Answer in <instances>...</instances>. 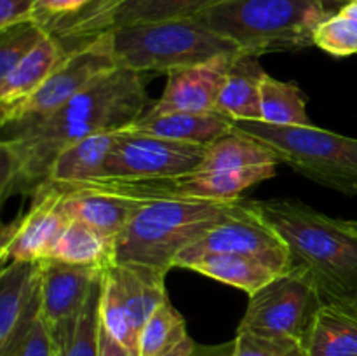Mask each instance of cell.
Masks as SVG:
<instances>
[{
    "label": "cell",
    "mask_w": 357,
    "mask_h": 356,
    "mask_svg": "<svg viewBox=\"0 0 357 356\" xmlns=\"http://www.w3.org/2000/svg\"><path fill=\"white\" fill-rule=\"evenodd\" d=\"M216 253H236L260 258L279 274L293 267L284 241L271 227L260 222L251 209L248 215L236 216L220 223L194 244L185 248L174 258L173 267L188 269L194 262Z\"/></svg>",
    "instance_id": "8fae6325"
},
{
    "label": "cell",
    "mask_w": 357,
    "mask_h": 356,
    "mask_svg": "<svg viewBox=\"0 0 357 356\" xmlns=\"http://www.w3.org/2000/svg\"><path fill=\"white\" fill-rule=\"evenodd\" d=\"M65 52L61 42L54 35L47 34L30 54L24 56L6 77L0 79V119L16 110L40 89Z\"/></svg>",
    "instance_id": "ac0fdd59"
},
{
    "label": "cell",
    "mask_w": 357,
    "mask_h": 356,
    "mask_svg": "<svg viewBox=\"0 0 357 356\" xmlns=\"http://www.w3.org/2000/svg\"><path fill=\"white\" fill-rule=\"evenodd\" d=\"M126 131L138 135L157 136L181 143L209 147L232 133V119L220 112H167V114H149L143 112L132 124L126 126Z\"/></svg>",
    "instance_id": "2e32d148"
},
{
    "label": "cell",
    "mask_w": 357,
    "mask_h": 356,
    "mask_svg": "<svg viewBox=\"0 0 357 356\" xmlns=\"http://www.w3.org/2000/svg\"><path fill=\"white\" fill-rule=\"evenodd\" d=\"M187 323L180 311L164 300L146 320L139 337V356H162L187 337Z\"/></svg>",
    "instance_id": "4316f807"
},
{
    "label": "cell",
    "mask_w": 357,
    "mask_h": 356,
    "mask_svg": "<svg viewBox=\"0 0 357 356\" xmlns=\"http://www.w3.org/2000/svg\"><path fill=\"white\" fill-rule=\"evenodd\" d=\"M117 68L136 73H173L223 54L241 52L234 42L215 34L195 17L132 24L112 30Z\"/></svg>",
    "instance_id": "5b68a950"
},
{
    "label": "cell",
    "mask_w": 357,
    "mask_h": 356,
    "mask_svg": "<svg viewBox=\"0 0 357 356\" xmlns=\"http://www.w3.org/2000/svg\"><path fill=\"white\" fill-rule=\"evenodd\" d=\"M188 269L206 276V278L236 286V288L246 292L248 295H253L261 286L279 276L275 269L261 262L260 258L236 253L208 255V257L194 262Z\"/></svg>",
    "instance_id": "603a6c76"
},
{
    "label": "cell",
    "mask_w": 357,
    "mask_h": 356,
    "mask_svg": "<svg viewBox=\"0 0 357 356\" xmlns=\"http://www.w3.org/2000/svg\"><path fill=\"white\" fill-rule=\"evenodd\" d=\"M93 2L94 0H37V21L42 27H49L54 21L80 13Z\"/></svg>",
    "instance_id": "d6a6232c"
},
{
    "label": "cell",
    "mask_w": 357,
    "mask_h": 356,
    "mask_svg": "<svg viewBox=\"0 0 357 356\" xmlns=\"http://www.w3.org/2000/svg\"><path fill=\"white\" fill-rule=\"evenodd\" d=\"M21 356H56L51 334H49L42 318H38L37 323H35Z\"/></svg>",
    "instance_id": "d590c367"
},
{
    "label": "cell",
    "mask_w": 357,
    "mask_h": 356,
    "mask_svg": "<svg viewBox=\"0 0 357 356\" xmlns=\"http://www.w3.org/2000/svg\"><path fill=\"white\" fill-rule=\"evenodd\" d=\"M101 292H103V278L91 290L70 330L68 339L63 348L54 353L56 356H100Z\"/></svg>",
    "instance_id": "f1b7e54d"
},
{
    "label": "cell",
    "mask_w": 357,
    "mask_h": 356,
    "mask_svg": "<svg viewBox=\"0 0 357 356\" xmlns=\"http://www.w3.org/2000/svg\"><path fill=\"white\" fill-rule=\"evenodd\" d=\"M260 164H279V161L267 145L243 133L232 131L208 147L201 166L195 171L237 170Z\"/></svg>",
    "instance_id": "484cf974"
},
{
    "label": "cell",
    "mask_w": 357,
    "mask_h": 356,
    "mask_svg": "<svg viewBox=\"0 0 357 356\" xmlns=\"http://www.w3.org/2000/svg\"><path fill=\"white\" fill-rule=\"evenodd\" d=\"M250 213L246 199L211 201L164 198L150 201L115 239L114 262H139L169 272L178 253L220 223Z\"/></svg>",
    "instance_id": "3957f363"
},
{
    "label": "cell",
    "mask_w": 357,
    "mask_h": 356,
    "mask_svg": "<svg viewBox=\"0 0 357 356\" xmlns=\"http://www.w3.org/2000/svg\"><path fill=\"white\" fill-rule=\"evenodd\" d=\"M321 2L324 3V6L328 7V9L331 10V7L333 6H344V3H347V2H351V0H321Z\"/></svg>",
    "instance_id": "74e56055"
},
{
    "label": "cell",
    "mask_w": 357,
    "mask_h": 356,
    "mask_svg": "<svg viewBox=\"0 0 357 356\" xmlns=\"http://www.w3.org/2000/svg\"><path fill=\"white\" fill-rule=\"evenodd\" d=\"M40 262V318L51 334L54 353L63 348L70 330L89 297L91 290L103 278L105 267L80 265L58 258Z\"/></svg>",
    "instance_id": "7c38bea8"
},
{
    "label": "cell",
    "mask_w": 357,
    "mask_h": 356,
    "mask_svg": "<svg viewBox=\"0 0 357 356\" xmlns=\"http://www.w3.org/2000/svg\"><path fill=\"white\" fill-rule=\"evenodd\" d=\"M278 164L237 168V170L192 171L176 178V187L183 198L211 199V201H236L241 192L260 181L275 177Z\"/></svg>",
    "instance_id": "ffe728a7"
},
{
    "label": "cell",
    "mask_w": 357,
    "mask_h": 356,
    "mask_svg": "<svg viewBox=\"0 0 357 356\" xmlns=\"http://www.w3.org/2000/svg\"><path fill=\"white\" fill-rule=\"evenodd\" d=\"M208 147L173 142L119 129L114 147L98 177L171 178L201 166Z\"/></svg>",
    "instance_id": "30bf717a"
},
{
    "label": "cell",
    "mask_w": 357,
    "mask_h": 356,
    "mask_svg": "<svg viewBox=\"0 0 357 356\" xmlns=\"http://www.w3.org/2000/svg\"><path fill=\"white\" fill-rule=\"evenodd\" d=\"M40 262L17 260L0 272V356H21L40 318Z\"/></svg>",
    "instance_id": "4fadbf2b"
},
{
    "label": "cell",
    "mask_w": 357,
    "mask_h": 356,
    "mask_svg": "<svg viewBox=\"0 0 357 356\" xmlns=\"http://www.w3.org/2000/svg\"><path fill=\"white\" fill-rule=\"evenodd\" d=\"M331 13L321 0H218L195 20L260 58L314 45L317 24Z\"/></svg>",
    "instance_id": "277c9868"
},
{
    "label": "cell",
    "mask_w": 357,
    "mask_h": 356,
    "mask_svg": "<svg viewBox=\"0 0 357 356\" xmlns=\"http://www.w3.org/2000/svg\"><path fill=\"white\" fill-rule=\"evenodd\" d=\"M100 356H135L131 351L119 344L110 334L101 325V335H100Z\"/></svg>",
    "instance_id": "8d00e7d4"
},
{
    "label": "cell",
    "mask_w": 357,
    "mask_h": 356,
    "mask_svg": "<svg viewBox=\"0 0 357 356\" xmlns=\"http://www.w3.org/2000/svg\"><path fill=\"white\" fill-rule=\"evenodd\" d=\"M237 54L239 52L223 54L209 59V61L169 73L162 96L150 103L145 112L149 114L216 112L220 91H222L230 65Z\"/></svg>",
    "instance_id": "9a60e30c"
},
{
    "label": "cell",
    "mask_w": 357,
    "mask_h": 356,
    "mask_svg": "<svg viewBox=\"0 0 357 356\" xmlns=\"http://www.w3.org/2000/svg\"><path fill=\"white\" fill-rule=\"evenodd\" d=\"M232 131L267 145L286 164L316 184L357 194V138L309 126H275L261 121H232Z\"/></svg>",
    "instance_id": "8992f818"
},
{
    "label": "cell",
    "mask_w": 357,
    "mask_h": 356,
    "mask_svg": "<svg viewBox=\"0 0 357 356\" xmlns=\"http://www.w3.org/2000/svg\"><path fill=\"white\" fill-rule=\"evenodd\" d=\"M101 325L105 330L119 342L124 346L128 351L135 356H139V337L142 330L136 327L135 320L129 314L128 307L124 306L122 299L119 297L117 290L103 274V292H101Z\"/></svg>",
    "instance_id": "f546056e"
},
{
    "label": "cell",
    "mask_w": 357,
    "mask_h": 356,
    "mask_svg": "<svg viewBox=\"0 0 357 356\" xmlns=\"http://www.w3.org/2000/svg\"><path fill=\"white\" fill-rule=\"evenodd\" d=\"M303 348L305 356H357V300L323 302Z\"/></svg>",
    "instance_id": "d6986e66"
},
{
    "label": "cell",
    "mask_w": 357,
    "mask_h": 356,
    "mask_svg": "<svg viewBox=\"0 0 357 356\" xmlns=\"http://www.w3.org/2000/svg\"><path fill=\"white\" fill-rule=\"evenodd\" d=\"M218 0H94L73 16L54 21L45 30L65 51L117 28L195 17Z\"/></svg>",
    "instance_id": "ba28073f"
},
{
    "label": "cell",
    "mask_w": 357,
    "mask_h": 356,
    "mask_svg": "<svg viewBox=\"0 0 357 356\" xmlns=\"http://www.w3.org/2000/svg\"><path fill=\"white\" fill-rule=\"evenodd\" d=\"M314 45L335 58L357 54V0L344 3L317 24Z\"/></svg>",
    "instance_id": "83f0119b"
},
{
    "label": "cell",
    "mask_w": 357,
    "mask_h": 356,
    "mask_svg": "<svg viewBox=\"0 0 357 356\" xmlns=\"http://www.w3.org/2000/svg\"><path fill=\"white\" fill-rule=\"evenodd\" d=\"M342 220H344V218H342ZM344 223L349 227V229L352 230V232L357 234V220H344Z\"/></svg>",
    "instance_id": "f35d334b"
},
{
    "label": "cell",
    "mask_w": 357,
    "mask_h": 356,
    "mask_svg": "<svg viewBox=\"0 0 357 356\" xmlns=\"http://www.w3.org/2000/svg\"><path fill=\"white\" fill-rule=\"evenodd\" d=\"M261 122L275 126H309L307 98L296 84L265 73L260 87Z\"/></svg>",
    "instance_id": "d4e9b609"
},
{
    "label": "cell",
    "mask_w": 357,
    "mask_h": 356,
    "mask_svg": "<svg viewBox=\"0 0 357 356\" xmlns=\"http://www.w3.org/2000/svg\"><path fill=\"white\" fill-rule=\"evenodd\" d=\"M105 276L115 286L119 297L136 327L143 330L153 311L167 300V271L139 262H112L105 267Z\"/></svg>",
    "instance_id": "e0dca14e"
},
{
    "label": "cell",
    "mask_w": 357,
    "mask_h": 356,
    "mask_svg": "<svg viewBox=\"0 0 357 356\" xmlns=\"http://www.w3.org/2000/svg\"><path fill=\"white\" fill-rule=\"evenodd\" d=\"M149 105L142 73L115 68L51 114L3 128L0 194H37L56 157L91 135L132 124Z\"/></svg>",
    "instance_id": "6da1fadb"
},
{
    "label": "cell",
    "mask_w": 357,
    "mask_h": 356,
    "mask_svg": "<svg viewBox=\"0 0 357 356\" xmlns=\"http://www.w3.org/2000/svg\"><path fill=\"white\" fill-rule=\"evenodd\" d=\"M37 0H0V30L14 24L37 21Z\"/></svg>",
    "instance_id": "836d02e7"
},
{
    "label": "cell",
    "mask_w": 357,
    "mask_h": 356,
    "mask_svg": "<svg viewBox=\"0 0 357 356\" xmlns=\"http://www.w3.org/2000/svg\"><path fill=\"white\" fill-rule=\"evenodd\" d=\"M115 68L117 65L112 51L110 31L82 42L65 52L61 61L33 96L0 119L2 128L23 124L51 114Z\"/></svg>",
    "instance_id": "9c48e42d"
},
{
    "label": "cell",
    "mask_w": 357,
    "mask_h": 356,
    "mask_svg": "<svg viewBox=\"0 0 357 356\" xmlns=\"http://www.w3.org/2000/svg\"><path fill=\"white\" fill-rule=\"evenodd\" d=\"M260 222L282 241L291 264L316 281L324 302L357 300V234L298 199H246Z\"/></svg>",
    "instance_id": "7a4b0ae2"
},
{
    "label": "cell",
    "mask_w": 357,
    "mask_h": 356,
    "mask_svg": "<svg viewBox=\"0 0 357 356\" xmlns=\"http://www.w3.org/2000/svg\"><path fill=\"white\" fill-rule=\"evenodd\" d=\"M354 234H356V232H354Z\"/></svg>",
    "instance_id": "ab89813d"
},
{
    "label": "cell",
    "mask_w": 357,
    "mask_h": 356,
    "mask_svg": "<svg viewBox=\"0 0 357 356\" xmlns=\"http://www.w3.org/2000/svg\"><path fill=\"white\" fill-rule=\"evenodd\" d=\"M265 73L258 56L239 52L220 91L216 112L232 121H260V87Z\"/></svg>",
    "instance_id": "44dd1931"
},
{
    "label": "cell",
    "mask_w": 357,
    "mask_h": 356,
    "mask_svg": "<svg viewBox=\"0 0 357 356\" xmlns=\"http://www.w3.org/2000/svg\"><path fill=\"white\" fill-rule=\"evenodd\" d=\"M162 356H234V341L222 346H202L187 335L176 348Z\"/></svg>",
    "instance_id": "e575fe53"
},
{
    "label": "cell",
    "mask_w": 357,
    "mask_h": 356,
    "mask_svg": "<svg viewBox=\"0 0 357 356\" xmlns=\"http://www.w3.org/2000/svg\"><path fill=\"white\" fill-rule=\"evenodd\" d=\"M119 131L91 135L66 147L49 170L44 185H65L96 178L114 147Z\"/></svg>",
    "instance_id": "7402d4cb"
},
{
    "label": "cell",
    "mask_w": 357,
    "mask_h": 356,
    "mask_svg": "<svg viewBox=\"0 0 357 356\" xmlns=\"http://www.w3.org/2000/svg\"><path fill=\"white\" fill-rule=\"evenodd\" d=\"M70 220L63 195L52 187L38 188L30 212L3 227L0 243L2 267L10 262H37L49 257Z\"/></svg>",
    "instance_id": "5bb4252c"
},
{
    "label": "cell",
    "mask_w": 357,
    "mask_h": 356,
    "mask_svg": "<svg viewBox=\"0 0 357 356\" xmlns=\"http://www.w3.org/2000/svg\"><path fill=\"white\" fill-rule=\"evenodd\" d=\"M49 258H58L70 264L107 267L115 258V241L89 223L72 218L52 246Z\"/></svg>",
    "instance_id": "cb8c5ba5"
},
{
    "label": "cell",
    "mask_w": 357,
    "mask_h": 356,
    "mask_svg": "<svg viewBox=\"0 0 357 356\" xmlns=\"http://www.w3.org/2000/svg\"><path fill=\"white\" fill-rule=\"evenodd\" d=\"M234 356H305V348L288 335L237 328Z\"/></svg>",
    "instance_id": "4dcf8cb0"
},
{
    "label": "cell",
    "mask_w": 357,
    "mask_h": 356,
    "mask_svg": "<svg viewBox=\"0 0 357 356\" xmlns=\"http://www.w3.org/2000/svg\"><path fill=\"white\" fill-rule=\"evenodd\" d=\"M323 302L312 276L303 267L293 265L250 295L237 328L288 335L303 344Z\"/></svg>",
    "instance_id": "52a82bcc"
},
{
    "label": "cell",
    "mask_w": 357,
    "mask_h": 356,
    "mask_svg": "<svg viewBox=\"0 0 357 356\" xmlns=\"http://www.w3.org/2000/svg\"><path fill=\"white\" fill-rule=\"evenodd\" d=\"M47 34L38 21H26L0 30V79L30 54Z\"/></svg>",
    "instance_id": "1f68e13d"
}]
</instances>
